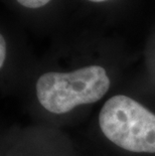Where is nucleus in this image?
Listing matches in <instances>:
<instances>
[{
    "label": "nucleus",
    "instance_id": "nucleus-1",
    "mask_svg": "<svg viewBox=\"0 0 155 156\" xmlns=\"http://www.w3.org/2000/svg\"><path fill=\"white\" fill-rule=\"evenodd\" d=\"M36 96L45 110L65 114L77 106L98 102L110 88L107 72L90 66L71 73H47L36 82Z\"/></svg>",
    "mask_w": 155,
    "mask_h": 156
},
{
    "label": "nucleus",
    "instance_id": "nucleus-2",
    "mask_svg": "<svg viewBox=\"0 0 155 156\" xmlns=\"http://www.w3.org/2000/svg\"><path fill=\"white\" fill-rule=\"evenodd\" d=\"M104 135L125 150L155 153V114L127 96L116 95L105 103L99 115Z\"/></svg>",
    "mask_w": 155,
    "mask_h": 156
},
{
    "label": "nucleus",
    "instance_id": "nucleus-3",
    "mask_svg": "<svg viewBox=\"0 0 155 156\" xmlns=\"http://www.w3.org/2000/svg\"><path fill=\"white\" fill-rule=\"evenodd\" d=\"M51 0H17L22 6L27 8H39L47 5Z\"/></svg>",
    "mask_w": 155,
    "mask_h": 156
},
{
    "label": "nucleus",
    "instance_id": "nucleus-4",
    "mask_svg": "<svg viewBox=\"0 0 155 156\" xmlns=\"http://www.w3.org/2000/svg\"><path fill=\"white\" fill-rule=\"evenodd\" d=\"M5 55H6V45H5V41L3 35L0 36V67L2 68L3 64L5 61Z\"/></svg>",
    "mask_w": 155,
    "mask_h": 156
},
{
    "label": "nucleus",
    "instance_id": "nucleus-5",
    "mask_svg": "<svg viewBox=\"0 0 155 156\" xmlns=\"http://www.w3.org/2000/svg\"><path fill=\"white\" fill-rule=\"evenodd\" d=\"M89 1H92V2H104V1H107V0H89Z\"/></svg>",
    "mask_w": 155,
    "mask_h": 156
}]
</instances>
